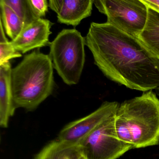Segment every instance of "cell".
Returning <instances> with one entry per match:
<instances>
[{
  "instance_id": "1",
  "label": "cell",
  "mask_w": 159,
  "mask_h": 159,
  "mask_svg": "<svg viewBox=\"0 0 159 159\" xmlns=\"http://www.w3.org/2000/svg\"><path fill=\"white\" fill-rule=\"evenodd\" d=\"M84 40L95 64L109 80L143 92L159 87V60L137 38L107 22H93Z\"/></svg>"
},
{
  "instance_id": "2",
  "label": "cell",
  "mask_w": 159,
  "mask_h": 159,
  "mask_svg": "<svg viewBox=\"0 0 159 159\" xmlns=\"http://www.w3.org/2000/svg\"><path fill=\"white\" fill-rule=\"evenodd\" d=\"M114 119L117 136L133 149L159 145V99L153 91L120 104Z\"/></svg>"
},
{
  "instance_id": "3",
  "label": "cell",
  "mask_w": 159,
  "mask_h": 159,
  "mask_svg": "<svg viewBox=\"0 0 159 159\" xmlns=\"http://www.w3.org/2000/svg\"><path fill=\"white\" fill-rule=\"evenodd\" d=\"M54 67L49 55L34 51L12 68L11 74L14 105L28 111L37 108L54 89Z\"/></svg>"
},
{
  "instance_id": "4",
  "label": "cell",
  "mask_w": 159,
  "mask_h": 159,
  "mask_svg": "<svg viewBox=\"0 0 159 159\" xmlns=\"http://www.w3.org/2000/svg\"><path fill=\"white\" fill-rule=\"evenodd\" d=\"M84 38L76 29H64L50 42L49 56L54 69L69 85L80 81L85 61Z\"/></svg>"
},
{
  "instance_id": "5",
  "label": "cell",
  "mask_w": 159,
  "mask_h": 159,
  "mask_svg": "<svg viewBox=\"0 0 159 159\" xmlns=\"http://www.w3.org/2000/svg\"><path fill=\"white\" fill-rule=\"evenodd\" d=\"M94 4L107 16V23L134 38L147 22L148 7L142 0H94Z\"/></svg>"
},
{
  "instance_id": "6",
  "label": "cell",
  "mask_w": 159,
  "mask_h": 159,
  "mask_svg": "<svg viewBox=\"0 0 159 159\" xmlns=\"http://www.w3.org/2000/svg\"><path fill=\"white\" fill-rule=\"evenodd\" d=\"M114 115L103 122L79 143L82 154L86 159H117L133 149L131 145L117 136Z\"/></svg>"
},
{
  "instance_id": "7",
  "label": "cell",
  "mask_w": 159,
  "mask_h": 159,
  "mask_svg": "<svg viewBox=\"0 0 159 159\" xmlns=\"http://www.w3.org/2000/svg\"><path fill=\"white\" fill-rule=\"evenodd\" d=\"M119 105L116 101L104 102L89 115L67 125L60 131L57 139L66 143L79 145L98 125L115 114Z\"/></svg>"
},
{
  "instance_id": "8",
  "label": "cell",
  "mask_w": 159,
  "mask_h": 159,
  "mask_svg": "<svg viewBox=\"0 0 159 159\" xmlns=\"http://www.w3.org/2000/svg\"><path fill=\"white\" fill-rule=\"evenodd\" d=\"M52 25L47 19H37L25 27L16 39L10 41V44L23 54L34 49L49 46Z\"/></svg>"
},
{
  "instance_id": "9",
  "label": "cell",
  "mask_w": 159,
  "mask_h": 159,
  "mask_svg": "<svg viewBox=\"0 0 159 159\" xmlns=\"http://www.w3.org/2000/svg\"><path fill=\"white\" fill-rule=\"evenodd\" d=\"M94 0H50L49 7L62 24L76 27L91 16Z\"/></svg>"
},
{
  "instance_id": "10",
  "label": "cell",
  "mask_w": 159,
  "mask_h": 159,
  "mask_svg": "<svg viewBox=\"0 0 159 159\" xmlns=\"http://www.w3.org/2000/svg\"><path fill=\"white\" fill-rule=\"evenodd\" d=\"M12 69L10 62L0 66V125L4 128L8 127L10 118L16 109L13 99Z\"/></svg>"
},
{
  "instance_id": "11",
  "label": "cell",
  "mask_w": 159,
  "mask_h": 159,
  "mask_svg": "<svg viewBox=\"0 0 159 159\" xmlns=\"http://www.w3.org/2000/svg\"><path fill=\"white\" fill-rule=\"evenodd\" d=\"M137 39L159 60V12L148 7L145 26Z\"/></svg>"
},
{
  "instance_id": "12",
  "label": "cell",
  "mask_w": 159,
  "mask_h": 159,
  "mask_svg": "<svg viewBox=\"0 0 159 159\" xmlns=\"http://www.w3.org/2000/svg\"><path fill=\"white\" fill-rule=\"evenodd\" d=\"M82 154L79 145L57 139L45 146L34 159H78Z\"/></svg>"
},
{
  "instance_id": "13",
  "label": "cell",
  "mask_w": 159,
  "mask_h": 159,
  "mask_svg": "<svg viewBox=\"0 0 159 159\" xmlns=\"http://www.w3.org/2000/svg\"><path fill=\"white\" fill-rule=\"evenodd\" d=\"M0 10L1 22L4 30L12 40H14L21 33L25 25L14 11L4 3L3 0L0 1Z\"/></svg>"
},
{
  "instance_id": "14",
  "label": "cell",
  "mask_w": 159,
  "mask_h": 159,
  "mask_svg": "<svg viewBox=\"0 0 159 159\" xmlns=\"http://www.w3.org/2000/svg\"><path fill=\"white\" fill-rule=\"evenodd\" d=\"M24 23L25 27L39 19L30 7L28 0H3Z\"/></svg>"
},
{
  "instance_id": "15",
  "label": "cell",
  "mask_w": 159,
  "mask_h": 159,
  "mask_svg": "<svg viewBox=\"0 0 159 159\" xmlns=\"http://www.w3.org/2000/svg\"><path fill=\"white\" fill-rule=\"evenodd\" d=\"M22 56L21 53L14 48L5 36L4 28L1 23L0 32V66L10 62L13 58Z\"/></svg>"
},
{
  "instance_id": "16",
  "label": "cell",
  "mask_w": 159,
  "mask_h": 159,
  "mask_svg": "<svg viewBox=\"0 0 159 159\" xmlns=\"http://www.w3.org/2000/svg\"><path fill=\"white\" fill-rule=\"evenodd\" d=\"M33 13L38 18H43L48 11L49 1L47 0H28Z\"/></svg>"
},
{
  "instance_id": "17",
  "label": "cell",
  "mask_w": 159,
  "mask_h": 159,
  "mask_svg": "<svg viewBox=\"0 0 159 159\" xmlns=\"http://www.w3.org/2000/svg\"><path fill=\"white\" fill-rule=\"evenodd\" d=\"M148 7L152 8L159 12V0H142Z\"/></svg>"
},
{
  "instance_id": "18",
  "label": "cell",
  "mask_w": 159,
  "mask_h": 159,
  "mask_svg": "<svg viewBox=\"0 0 159 159\" xmlns=\"http://www.w3.org/2000/svg\"><path fill=\"white\" fill-rule=\"evenodd\" d=\"M78 159H86V158H85V157H84V156H83V155L82 154L80 156V157H79V158H78Z\"/></svg>"
},
{
  "instance_id": "19",
  "label": "cell",
  "mask_w": 159,
  "mask_h": 159,
  "mask_svg": "<svg viewBox=\"0 0 159 159\" xmlns=\"http://www.w3.org/2000/svg\"><path fill=\"white\" fill-rule=\"evenodd\" d=\"M156 93H157V94H158V95L159 96V87L156 89Z\"/></svg>"
}]
</instances>
